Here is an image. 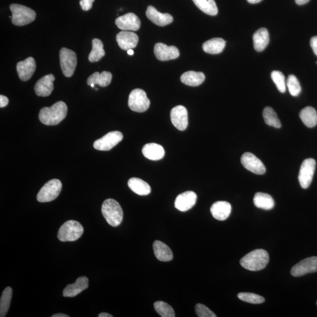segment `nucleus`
<instances>
[{
  "instance_id": "obj_23",
  "label": "nucleus",
  "mask_w": 317,
  "mask_h": 317,
  "mask_svg": "<svg viewBox=\"0 0 317 317\" xmlns=\"http://www.w3.org/2000/svg\"><path fill=\"white\" fill-rule=\"evenodd\" d=\"M142 154L149 160H158L164 157L165 152L163 148L160 145L150 143L146 144L143 148Z\"/></svg>"
},
{
  "instance_id": "obj_1",
  "label": "nucleus",
  "mask_w": 317,
  "mask_h": 317,
  "mask_svg": "<svg viewBox=\"0 0 317 317\" xmlns=\"http://www.w3.org/2000/svg\"><path fill=\"white\" fill-rule=\"evenodd\" d=\"M68 108L65 102L58 101L51 107L41 109L39 114V119L46 125H57L67 116Z\"/></svg>"
},
{
  "instance_id": "obj_34",
  "label": "nucleus",
  "mask_w": 317,
  "mask_h": 317,
  "mask_svg": "<svg viewBox=\"0 0 317 317\" xmlns=\"http://www.w3.org/2000/svg\"><path fill=\"white\" fill-rule=\"evenodd\" d=\"M12 296V288L10 287L5 288L0 300V317H4L7 315L10 309Z\"/></svg>"
},
{
  "instance_id": "obj_42",
  "label": "nucleus",
  "mask_w": 317,
  "mask_h": 317,
  "mask_svg": "<svg viewBox=\"0 0 317 317\" xmlns=\"http://www.w3.org/2000/svg\"><path fill=\"white\" fill-rule=\"evenodd\" d=\"M310 46L314 53L317 56V36L313 37L310 40Z\"/></svg>"
},
{
  "instance_id": "obj_11",
  "label": "nucleus",
  "mask_w": 317,
  "mask_h": 317,
  "mask_svg": "<svg viewBox=\"0 0 317 317\" xmlns=\"http://www.w3.org/2000/svg\"><path fill=\"white\" fill-rule=\"evenodd\" d=\"M241 163L245 169L256 175H263L266 173V167L262 161L249 152L242 155Z\"/></svg>"
},
{
  "instance_id": "obj_17",
  "label": "nucleus",
  "mask_w": 317,
  "mask_h": 317,
  "mask_svg": "<svg viewBox=\"0 0 317 317\" xmlns=\"http://www.w3.org/2000/svg\"><path fill=\"white\" fill-rule=\"evenodd\" d=\"M55 79L54 75L49 74L39 80L34 87L36 95L42 97L50 95L54 89Z\"/></svg>"
},
{
  "instance_id": "obj_26",
  "label": "nucleus",
  "mask_w": 317,
  "mask_h": 317,
  "mask_svg": "<svg viewBox=\"0 0 317 317\" xmlns=\"http://www.w3.org/2000/svg\"><path fill=\"white\" fill-rule=\"evenodd\" d=\"M130 190L140 196H147L151 194V188L148 183L141 179L132 178L127 182Z\"/></svg>"
},
{
  "instance_id": "obj_36",
  "label": "nucleus",
  "mask_w": 317,
  "mask_h": 317,
  "mask_svg": "<svg viewBox=\"0 0 317 317\" xmlns=\"http://www.w3.org/2000/svg\"><path fill=\"white\" fill-rule=\"evenodd\" d=\"M155 310L161 317H175V313L173 308L165 302L158 301L154 304Z\"/></svg>"
},
{
  "instance_id": "obj_28",
  "label": "nucleus",
  "mask_w": 317,
  "mask_h": 317,
  "mask_svg": "<svg viewBox=\"0 0 317 317\" xmlns=\"http://www.w3.org/2000/svg\"><path fill=\"white\" fill-rule=\"evenodd\" d=\"M113 79V75L107 71H103L101 74L96 72L90 76L87 79V84L98 85L102 87L107 86L110 84Z\"/></svg>"
},
{
  "instance_id": "obj_13",
  "label": "nucleus",
  "mask_w": 317,
  "mask_h": 317,
  "mask_svg": "<svg viewBox=\"0 0 317 317\" xmlns=\"http://www.w3.org/2000/svg\"><path fill=\"white\" fill-rule=\"evenodd\" d=\"M170 119L173 125L179 130H184L188 125V111L183 106L174 107L170 112Z\"/></svg>"
},
{
  "instance_id": "obj_14",
  "label": "nucleus",
  "mask_w": 317,
  "mask_h": 317,
  "mask_svg": "<svg viewBox=\"0 0 317 317\" xmlns=\"http://www.w3.org/2000/svg\"><path fill=\"white\" fill-rule=\"evenodd\" d=\"M154 52L157 59L161 61L175 60L180 55L179 49L176 46H167L160 42L155 45Z\"/></svg>"
},
{
  "instance_id": "obj_40",
  "label": "nucleus",
  "mask_w": 317,
  "mask_h": 317,
  "mask_svg": "<svg viewBox=\"0 0 317 317\" xmlns=\"http://www.w3.org/2000/svg\"><path fill=\"white\" fill-rule=\"evenodd\" d=\"M196 313L198 317H216L213 312L202 304H198L195 307Z\"/></svg>"
},
{
  "instance_id": "obj_49",
  "label": "nucleus",
  "mask_w": 317,
  "mask_h": 317,
  "mask_svg": "<svg viewBox=\"0 0 317 317\" xmlns=\"http://www.w3.org/2000/svg\"></svg>"
},
{
  "instance_id": "obj_15",
  "label": "nucleus",
  "mask_w": 317,
  "mask_h": 317,
  "mask_svg": "<svg viewBox=\"0 0 317 317\" xmlns=\"http://www.w3.org/2000/svg\"><path fill=\"white\" fill-rule=\"evenodd\" d=\"M116 24L119 29L123 31H138L141 27V21L139 17L132 12L117 18Z\"/></svg>"
},
{
  "instance_id": "obj_27",
  "label": "nucleus",
  "mask_w": 317,
  "mask_h": 317,
  "mask_svg": "<svg viewBox=\"0 0 317 317\" xmlns=\"http://www.w3.org/2000/svg\"><path fill=\"white\" fill-rule=\"evenodd\" d=\"M180 80L186 85L198 86L204 81L205 76L203 73L188 71L182 75Z\"/></svg>"
},
{
  "instance_id": "obj_44",
  "label": "nucleus",
  "mask_w": 317,
  "mask_h": 317,
  "mask_svg": "<svg viewBox=\"0 0 317 317\" xmlns=\"http://www.w3.org/2000/svg\"><path fill=\"white\" fill-rule=\"evenodd\" d=\"M295 1H296L297 4L302 5L307 4L310 1V0H295Z\"/></svg>"
},
{
  "instance_id": "obj_8",
  "label": "nucleus",
  "mask_w": 317,
  "mask_h": 317,
  "mask_svg": "<svg viewBox=\"0 0 317 317\" xmlns=\"http://www.w3.org/2000/svg\"><path fill=\"white\" fill-rule=\"evenodd\" d=\"M60 65L64 76L72 77L76 69L77 57L75 52L66 48H61L60 51Z\"/></svg>"
},
{
  "instance_id": "obj_30",
  "label": "nucleus",
  "mask_w": 317,
  "mask_h": 317,
  "mask_svg": "<svg viewBox=\"0 0 317 317\" xmlns=\"http://www.w3.org/2000/svg\"><path fill=\"white\" fill-rule=\"evenodd\" d=\"M253 202L256 207L266 210H272L275 204L271 196L261 192L257 193L255 195Z\"/></svg>"
},
{
  "instance_id": "obj_35",
  "label": "nucleus",
  "mask_w": 317,
  "mask_h": 317,
  "mask_svg": "<svg viewBox=\"0 0 317 317\" xmlns=\"http://www.w3.org/2000/svg\"><path fill=\"white\" fill-rule=\"evenodd\" d=\"M263 116L267 125L270 126L279 128L281 126L280 120L278 119L277 115L271 107H267L264 109Z\"/></svg>"
},
{
  "instance_id": "obj_38",
  "label": "nucleus",
  "mask_w": 317,
  "mask_h": 317,
  "mask_svg": "<svg viewBox=\"0 0 317 317\" xmlns=\"http://www.w3.org/2000/svg\"><path fill=\"white\" fill-rule=\"evenodd\" d=\"M271 77L278 91L284 93L286 91V82L283 74L280 71H274L272 73Z\"/></svg>"
},
{
  "instance_id": "obj_31",
  "label": "nucleus",
  "mask_w": 317,
  "mask_h": 317,
  "mask_svg": "<svg viewBox=\"0 0 317 317\" xmlns=\"http://www.w3.org/2000/svg\"><path fill=\"white\" fill-rule=\"evenodd\" d=\"M300 118L304 125L308 127H313L317 125V111L312 107H307L301 110Z\"/></svg>"
},
{
  "instance_id": "obj_39",
  "label": "nucleus",
  "mask_w": 317,
  "mask_h": 317,
  "mask_svg": "<svg viewBox=\"0 0 317 317\" xmlns=\"http://www.w3.org/2000/svg\"><path fill=\"white\" fill-rule=\"evenodd\" d=\"M238 297L241 301L250 304H259L265 301L264 297L254 293H240L238 294Z\"/></svg>"
},
{
  "instance_id": "obj_20",
  "label": "nucleus",
  "mask_w": 317,
  "mask_h": 317,
  "mask_svg": "<svg viewBox=\"0 0 317 317\" xmlns=\"http://www.w3.org/2000/svg\"><path fill=\"white\" fill-rule=\"evenodd\" d=\"M146 15L149 20L158 26L163 27L172 23L173 18L169 14H163L158 12L153 6H149Z\"/></svg>"
},
{
  "instance_id": "obj_22",
  "label": "nucleus",
  "mask_w": 317,
  "mask_h": 317,
  "mask_svg": "<svg viewBox=\"0 0 317 317\" xmlns=\"http://www.w3.org/2000/svg\"><path fill=\"white\" fill-rule=\"evenodd\" d=\"M88 278L86 277H80L77 279L74 284L68 285L65 288L63 291V296L65 297H76L83 290L88 288Z\"/></svg>"
},
{
  "instance_id": "obj_45",
  "label": "nucleus",
  "mask_w": 317,
  "mask_h": 317,
  "mask_svg": "<svg viewBox=\"0 0 317 317\" xmlns=\"http://www.w3.org/2000/svg\"><path fill=\"white\" fill-rule=\"evenodd\" d=\"M99 317H113V316L107 313H102L99 314Z\"/></svg>"
},
{
  "instance_id": "obj_21",
  "label": "nucleus",
  "mask_w": 317,
  "mask_h": 317,
  "mask_svg": "<svg viewBox=\"0 0 317 317\" xmlns=\"http://www.w3.org/2000/svg\"><path fill=\"white\" fill-rule=\"evenodd\" d=\"M231 211V204L225 201H216L210 208V212L214 218L220 221H223L228 219Z\"/></svg>"
},
{
  "instance_id": "obj_47",
  "label": "nucleus",
  "mask_w": 317,
  "mask_h": 317,
  "mask_svg": "<svg viewBox=\"0 0 317 317\" xmlns=\"http://www.w3.org/2000/svg\"><path fill=\"white\" fill-rule=\"evenodd\" d=\"M247 1L250 3V4H257V3H259L262 1V0H247Z\"/></svg>"
},
{
  "instance_id": "obj_24",
  "label": "nucleus",
  "mask_w": 317,
  "mask_h": 317,
  "mask_svg": "<svg viewBox=\"0 0 317 317\" xmlns=\"http://www.w3.org/2000/svg\"><path fill=\"white\" fill-rule=\"evenodd\" d=\"M155 256L161 262H167L172 260L173 258L172 251L170 247L162 241L156 240L153 244Z\"/></svg>"
},
{
  "instance_id": "obj_12",
  "label": "nucleus",
  "mask_w": 317,
  "mask_h": 317,
  "mask_svg": "<svg viewBox=\"0 0 317 317\" xmlns=\"http://www.w3.org/2000/svg\"><path fill=\"white\" fill-rule=\"evenodd\" d=\"M317 272V257L307 258L293 267L291 274L294 277H300Z\"/></svg>"
},
{
  "instance_id": "obj_43",
  "label": "nucleus",
  "mask_w": 317,
  "mask_h": 317,
  "mask_svg": "<svg viewBox=\"0 0 317 317\" xmlns=\"http://www.w3.org/2000/svg\"><path fill=\"white\" fill-rule=\"evenodd\" d=\"M8 99L7 96L1 95H0V107L4 108L8 104Z\"/></svg>"
},
{
  "instance_id": "obj_5",
  "label": "nucleus",
  "mask_w": 317,
  "mask_h": 317,
  "mask_svg": "<svg viewBox=\"0 0 317 317\" xmlns=\"http://www.w3.org/2000/svg\"><path fill=\"white\" fill-rule=\"evenodd\" d=\"M83 228L76 220H69L61 226L58 233V238L61 241H74L81 237Z\"/></svg>"
},
{
  "instance_id": "obj_9",
  "label": "nucleus",
  "mask_w": 317,
  "mask_h": 317,
  "mask_svg": "<svg viewBox=\"0 0 317 317\" xmlns=\"http://www.w3.org/2000/svg\"><path fill=\"white\" fill-rule=\"evenodd\" d=\"M316 161L314 158L304 160L300 167L298 180L303 189H307L312 182L316 170Z\"/></svg>"
},
{
  "instance_id": "obj_18",
  "label": "nucleus",
  "mask_w": 317,
  "mask_h": 317,
  "mask_svg": "<svg viewBox=\"0 0 317 317\" xmlns=\"http://www.w3.org/2000/svg\"><path fill=\"white\" fill-rule=\"evenodd\" d=\"M36 70V61L33 57H29L20 61L17 65V71L20 79L27 81L32 77Z\"/></svg>"
},
{
  "instance_id": "obj_32",
  "label": "nucleus",
  "mask_w": 317,
  "mask_h": 317,
  "mask_svg": "<svg viewBox=\"0 0 317 317\" xmlns=\"http://www.w3.org/2000/svg\"><path fill=\"white\" fill-rule=\"evenodd\" d=\"M92 49L88 56V60L91 63H95L101 60L105 55L103 42L101 40L94 39L92 42Z\"/></svg>"
},
{
  "instance_id": "obj_7",
  "label": "nucleus",
  "mask_w": 317,
  "mask_h": 317,
  "mask_svg": "<svg viewBox=\"0 0 317 317\" xmlns=\"http://www.w3.org/2000/svg\"><path fill=\"white\" fill-rule=\"evenodd\" d=\"M128 106L130 110L137 113H144L148 110L150 101L144 90L133 89L129 96Z\"/></svg>"
},
{
  "instance_id": "obj_19",
  "label": "nucleus",
  "mask_w": 317,
  "mask_h": 317,
  "mask_svg": "<svg viewBox=\"0 0 317 317\" xmlns=\"http://www.w3.org/2000/svg\"><path fill=\"white\" fill-rule=\"evenodd\" d=\"M116 39L119 47L127 51L135 48L139 41L137 34L126 31L118 33Z\"/></svg>"
},
{
  "instance_id": "obj_48",
  "label": "nucleus",
  "mask_w": 317,
  "mask_h": 317,
  "mask_svg": "<svg viewBox=\"0 0 317 317\" xmlns=\"http://www.w3.org/2000/svg\"><path fill=\"white\" fill-rule=\"evenodd\" d=\"M127 54L130 55H133L134 54V51H133L132 49H129V50L127 51Z\"/></svg>"
},
{
  "instance_id": "obj_25",
  "label": "nucleus",
  "mask_w": 317,
  "mask_h": 317,
  "mask_svg": "<svg viewBox=\"0 0 317 317\" xmlns=\"http://www.w3.org/2000/svg\"><path fill=\"white\" fill-rule=\"evenodd\" d=\"M254 48L257 52H262L265 49L269 42V34L265 28L256 31L253 36Z\"/></svg>"
},
{
  "instance_id": "obj_46",
  "label": "nucleus",
  "mask_w": 317,
  "mask_h": 317,
  "mask_svg": "<svg viewBox=\"0 0 317 317\" xmlns=\"http://www.w3.org/2000/svg\"><path fill=\"white\" fill-rule=\"evenodd\" d=\"M69 316L64 315L63 313L56 314V315L52 316V317H69Z\"/></svg>"
},
{
  "instance_id": "obj_3",
  "label": "nucleus",
  "mask_w": 317,
  "mask_h": 317,
  "mask_svg": "<svg viewBox=\"0 0 317 317\" xmlns=\"http://www.w3.org/2000/svg\"><path fill=\"white\" fill-rule=\"evenodd\" d=\"M102 213L106 221L113 227L119 226L123 218V212L120 205L116 200L108 198L102 206Z\"/></svg>"
},
{
  "instance_id": "obj_4",
  "label": "nucleus",
  "mask_w": 317,
  "mask_h": 317,
  "mask_svg": "<svg viewBox=\"0 0 317 317\" xmlns=\"http://www.w3.org/2000/svg\"><path fill=\"white\" fill-rule=\"evenodd\" d=\"M10 8L12 12V23L15 26H26L36 20V12L26 6L12 4Z\"/></svg>"
},
{
  "instance_id": "obj_29",
  "label": "nucleus",
  "mask_w": 317,
  "mask_h": 317,
  "mask_svg": "<svg viewBox=\"0 0 317 317\" xmlns=\"http://www.w3.org/2000/svg\"><path fill=\"white\" fill-rule=\"evenodd\" d=\"M225 46V40L220 38H214L203 43L202 48L208 54H218L223 51Z\"/></svg>"
},
{
  "instance_id": "obj_33",
  "label": "nucleus",
  "mask_w": 317,
  "mask_h": 317,
  "mask_svg": "<svg viewBox=\"0 0 317 317\" xmlns=\"http://www.w3.org/2000/svg\"><path fill=\"white\" fill-rule=\"evenodd\" d=\"M195 4L204 13L214 16L218 13V8L214 0H193Z\"/></svg>"
},
{
  "instance_id": "obj_37",
  "label": "nucleus",
  "mask_w": 317,
  "mask_h": 317,
  "mask_svg": "<svg viewBox=\"0 0 317 317\" xmlns=\"http://www.w3.org/2000/svg\"><path fill=\"white\" fill-rule=\"evenodd\" d=\"M286 85H287L289 92L292 96H297L300 94L301 91L300 83L297 77L294 75H290L288 76Z\"/></svg>"
},
{
  "instance_id": "obj_6",
  "label": "nucleus",
  "mask_w": 317,
  "mask_h": 317,
  "mask_svg": "<svg viewBox=\"0 0 317 317\" xmlns=\"http://www.w3.org/2000/svg\"><path fill=\"white\" fill-rule=\"evenodd\" d=\"M62 183L60 180L52 179L43 185L37 195V200L41 203L49 202L57 198L62 190Z\"/></svg>"
},
{
  "instance_id": "obj_41",
  "label": "nucleus",
  "mask_w": 317,
  "mask_h": 317,
  "mask_svg": "<svg viewBox=\"0 0 317 317\" xmlns=\"http://www.w3.org/2000/svg\"><path fill=\"white\" fill-rule=\"evenodd\" d=\"M94 1L95 0H80L79 4L83 11H89L92 8Z\"/></svg>"
},
{
  "instance_id": "obj_10",
  "label": "nucleus",
  "mask_w": 317,
  "mask_h": 317,
  "mask_svg": "<svg viewBox=\"0 0 317 317\" xmlns=\"http://www.w3.org/2000/svg\"><path fill=\"white\" fill-rule=\"evenodd\" d=\"M122 139L123 134L119 131L109 132L103 137L96 140L94 143V148L98 151H110L122 141Z\"/></svg>"
},
{
  "instance_id": "obj_2",
  "label": "nucleus",
  "mask_w": 317,
  "mask_h": 317,
  "mask_svg": "<svg viewBox=\"0 0 317 317\" xmlns=\"http://www.w3.org/2000/svg\"><path fill=\"white\" fill-rule=\"evenodd\" d=\"M269 261V254L266 250L256 249L242 258L240 264L245 269L256 272L265 268Z\"/></svg>"
},
{
  "instance_id": "obj_16",
  "label": "nucleus",
  "mask_w": 317,
  "mask_h": 317,
  "mask_svg": "<svg viewBox=\"0 0 317 317\" xmlns=\"http://www.w3.org/2000/svg\"><path fill=\"white\" fill-rule=\"evenodd\" d=\"M197 195L194 192L187 191L177 197L175 206L180 211H186L192 209L197 203Z\"/></svg>"
}]
</instances>
